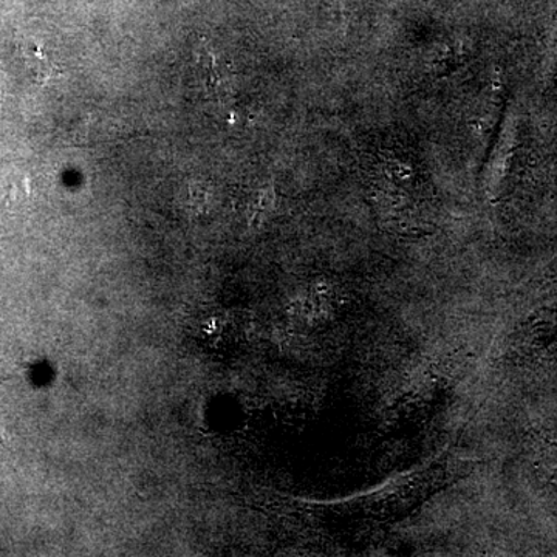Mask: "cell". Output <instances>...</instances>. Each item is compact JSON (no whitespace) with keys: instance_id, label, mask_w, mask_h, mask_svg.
Segmentation results:
<instances>
[{"instance_id":"6da1fadb","label":"cell","mask_w":557,"mask_h":557,"mask_svg":"<svg viewBox=\"0 0 557 557\" xmlns=\"http://www.w3.org/2000/svg\"><path fill=\"white\" fill-rule=\"evenodd\" d=\"M384 174L395 183L408 182L412 177V168L405 161L388 160L384 163Z\"/></svg>"}]
</instances>
